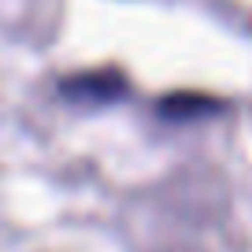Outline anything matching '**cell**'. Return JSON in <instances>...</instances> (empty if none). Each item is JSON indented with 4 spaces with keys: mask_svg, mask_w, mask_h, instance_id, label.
I'll list each match as a JSON object with an SVG mask.
<instances>
[{
    "mask_svg": "<svg viewBox=\"0 0 252 252\" xmlns=\"http://www.w3.org/2000/svg\"><path fill=\"white\" fill-rule=\"evenodd\" d=\"M60 96L71 104H86V108H104V104H119L126 96V78L119 71H89L74 74V78L60 82Z\"/></svg>",
    "mask_w": 252,
    "mask_h": 252,
    "instance_id": "1",
    "label": "cell"
},
{
    "mask_svg": "<svg viewBox=\"0 0 252 252\" xmlns=\"http://www.w3.org/2000/svg\"><path fill=\"white\" fill-rule=\"evenodd\" d=\"M215 111H222V104L208 100V96H197V93H174V96H167V100L159 104V115L174 119V123H182V119H200V115H215Z\"/></svg>",
    "mask_w": 252,
    "mask_h": 252,
    "instance_id": "2",
    "label": "cell"
}]
</instances>
